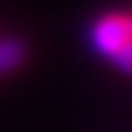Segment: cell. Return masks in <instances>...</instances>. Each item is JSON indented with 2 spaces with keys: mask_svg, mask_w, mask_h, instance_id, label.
Wrapping results in <instances>:
<instances>
[{
  "mask_svg": "<svg viewBox=\"0 0 132 132\" xmlns=\"http://www.w3.org/2000/svg\"><path fill=\"white\" fill-rule=\"evenodd\" d=\"M30 44L19 33H3L0 36V77H11L28 63Z\"/></svg>",
  "mask_w": 132,
  "mask_h": 132,
  "instance_id": "obj_2",
  "label": "cell"
},
{
  "mask_svg": "<svg viewBox=\"0 0 132 132\" xmlns=\"http://www.w3.org/2000/svg\"><path fill=\"white\" fill-rule=\"evenodd\" d=\"M88 44L99 58L129 74L132 66V22L124 11H105L91 19L88 25Z\"/></svg>",
  "mask_w": 132,
  "mask_h": 132,
  "instance_id": "obj_1",
  "label": "cell"
}]
</instances>
